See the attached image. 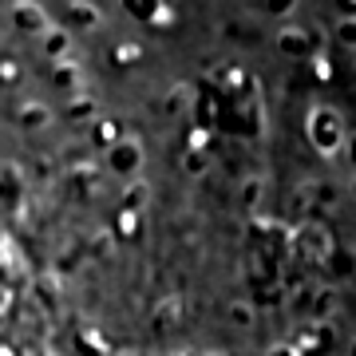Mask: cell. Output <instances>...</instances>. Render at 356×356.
<instances>
[{
  "label": "cell",
  "instance_id": "cell-1",
  "mask_svg": "<svg viewBox=\"0 0 356 356\" xmlns=\"http://www.w3.org/2000/svg\"><path fill=\"white\" fill-rule=\"evenodd\" d=\"M305 135H309V143H313V151H317L321 159H337V154L344 151L348 127H344V119H341L337 107L317 103V107L309 111V119H305Z\"/></svg>",
  "mask_w": 356,
  "mask_h": 356
},
{
  "label": "cell",
  "instance_id": "cell-2",
  "mask_svg": "<svg viewBox=\"0 0 356 356\" xmlns=\"http://www.w3.org/2000/svg\"><path fill=\"white\" fill-rule=\"evenodd\" d=\"M277 48L285 51V56H297V60H317V32H313V28L285 24L277 32Z\"/></svg>",
  "mask_w": 356,
  "mask_h": 356
},
{
  "label": "cell",
  "instance_id": "cell-3",
  "mask_svg": "<svg viewBox=\"0 0 356 356\" xmlns=\"http://www.w3.org/2000/svg\"><path fill=\"white\" fill-rule=\"evenodd\" d=\"M107 163H111V170L119 178H131V175H139V166H143V147L135 139H123L115 151H107Z\"/></svg>",
  "mask_w": 356,
  "mask_h": 356
},
{
  "label": "cell",
  "instance_id": "cell-4",
  "mask_svg": "<svg viewBox=\"0 0 356 356\" xmlns=\"http://www.w3.org/2000/svg\"><path fill=\"white\" fill-rule=\"evenodd\" d=\"M123 4V13L143 20V24H166L170 13H166V0H119Z\"/></svg>",
  "mask_w": 356,
  "mask_h": 356
},
{
  "label": "cell",
  "instance_id": "cell-5",
  "mask_svg": "<svg viewBox=\"0 0 356 356\" xmlns=\"http://www.w3.org/2000/svg\"><path fill=\"white\" fill-rule=\"evenodd\" d=\"M332 40H337L344 51H356V16H337V24H332Z\"/></svg>",
  "mask_w": 356,
  "mask_h": 356
},
{
  "label": "cell",
  "instance_id": "cell-6",
  "mask_svg": "<svg viewBox=\"0 0 356 356\" xmlns=\"http://www.w3.org/2000/svg\"><path fill=\"white\" fill-rule=\"evenodd\" d=\"M297 4H301V0H254L257 13L273 16V20H289V16L297 13Z\"/></svg>",
  "mask_w": 356,
  "mask_h": 356
},
{
  "label": "cell",
  "instance_id": "cell-7",
  "mask_svg": "<svg viewBox=\"0 0 356 356\" xmlns=\"http://www.w3.org/2000/svg\"><path fill=\"white\" fill-rule=\"evenodd\" d=\"M67 16H72V24H79V28H95V24H103V16L95 13L91 4H83V0L67 4Z\"/></svg>",
  "mask_w": 356,
  "mask_h": 356
},
{
  "label": "cell",
  "instance_id": "cell-8",
  "mask_svg": "<svg viewBox=\"0 0 356 356\" xmlns=\"http://www.w3.org/2000/svg\"><path fill=\"white\" fill-rule=\"evenodd\" d=\"M119 135H123V127H119L115 119H107V123H95V135H91V139L99 143V147H107V151H115V147L123 143Z\"/></svg>",
  "mask_w": 356,
  "mask_h": 356
},
{
  "label": "cell",
  "instance_id": "cell-9",
  "mask_svg": "<svg viewBox=\"0 0 356 356\" xmlns=\"http://www.w3.org/2000/svg\"><path fill=\"white\" fill-rule=\"evenodd\" d=\"M16 24L32 32V28H48V20H44V13H40L36 4H20L16 8Z\"/></svg>",
  "mask_w": 356,
  "mask_h": 356
},
{
  "label": "cell",
  "instance_id": "cell-10",
  "mask_svg": "<svg viewBox=\"0 0 356 356\" xmlns=\"http://www.w3.org/2000/svg\"><path fill=\"white\" fill-rule=\"evenodd\" d=\"M261 191H266V182H261V178H245V182H242V202L245 206H257V202H261Z\"/></svg>",
  "mask_w": 356,
  "mask_h": 356
},
{
  "label": "cell",
  "instance_id": "cell-11",
  "mask_svg": "<svg viewBox=\"0 0 356 356\" xmlns=\"http://www.w3.org/2000/svg\"><path fill=\"white\" fill-rule=\"evenodd\" d=\"M226 313L234 317V325H242V329H250V325H254V309L245 305V301H234V305H229Z\"/></svg>",
  "mask_w": 356,
  "mask_h": 356
},
{
  "label": "cell",
  "instance_id": "cell-12",
  "mask_svg": "<svg viewBox=\"0 0 356 356\" xmlns=\"http://www.w3.org/2000/svg\"><path fill=\"white\" fill-rule=\"evenodd\" d=\"M44 48H48V56H64V51H67V36H64V32H56V28H48V44H44Z\"/></svg>",
  "mask_w": 356,
  "mask_h": 356
},
{
  "label": "cell",
  "instance_id": "cell-13",
  "mask_svg": "<svg viewBox=\"0 0 356 356\" xmlns=\"http://www.w3.org/2000/svg\"><path fill=\"white\" fill-rule=\"evenodd\" d=\"M206 170V159L202 154H191V159H186V175H202Z\"/></svg>",
  "mask_w": 356,
  "mask_h": 356
},
{
  "label": "cell",
  "instance_id": "cell-14",
  "mask_svg": "<svg viewBox=\"0 0 356 356\" xmlns=\"http://www.w3.org/2000/svg\"><path fill=\"white\" fill-rule=\"evenodd\" d=\"M44 119H48L44 107H28V111H24V123H44Z\"/></svg>",
  "mask_w": 356,
  "mask_h": 356
},
{
  "label": "cell",
  "instance_id": "cell-15",
  "mask_svg": "<svg viewBox=\"0 0 356 356\" xmlns=\"http://www.w3.org/2000/svg\"><path fill=\"white\" fill-rule=\"evenodd\" d=\"M266 356H297V348H293V344H273Z\"/></svg>",
  "mask_w": 356,
  "mask_h": 356
},
{
  "label": "cell",
  "instance_id": "cell-16",
  "mask_svg": "<svg viewBox=\"0 0 356 356\" xmlns=\"http://www.w3.org/2000/svg\"><path fill=\"white\" fill-rule=\"evenodd\" d=\"M0 79H8V83L16 79V64H13V60H4V64H0Z\"/></svg>",
  "mask_w": 356,
  "mask_h": 356
},
{
  "label": "cell",
  "instance_id": "cell-17",
  "mask_svg": "<svg viewBox=\"0 0 356 356\" xmlns=\"http://www.w3.org/2000/svg\"><path fill=\"white\" fill-rule=\"evenodd\" d=\"M313 67H317V76L321 79H329L332 72H329V60H325V56H317V60H313Z\"/></svg>",
  "mask_w": 356,
  "mask_h": 356
},
{
  "label": "cell",
  "instance_id": "cell-18",
  "mask_svg": "<svg viewBox=\"0 0 356 356\" xmlns=\"http://www.w3.org/2000/svg\"><path fill=\"white\" fill-rule=\"evenodd\" d=\"M337 8H341V16H356V0H337Z\"/></svg>",
  "mask_w": 356,
  "mask_h": 356
},
{
  "label": "cell",
  "instance_id": "cell-19",
  "mask_svg": "<svg viewBox=\"0 0 356 356\" xmlns=\"http://www.w3.org/2000/svg\"><path fill=\"white\" fill-rule=\"evenodd\" d=\"M344 154H348V159H353V166H356V135H348V139H344Z\"/></svg>",
  "mask_w": 356,
  "mask_h": 356
},
{
  "label": "cell",
  "instance_id": "cell-20",
  "mask_svg": "<svg viewBox=\"0 0 356 356\" xmlns=\"http://www.w3.org/2000/svg\"><path fill=\"white\" fill-rule=\"evenodd\" d=\"M143 194H147V186H135V191H127V202L139 206V202H143Z\"/></svg>",
  "mask_w": 356,
  "mask_h": 356
},
{
  "label": "cell",
  "instance_id": "cell-21",
  "mask_svg": "<svg viewBox=\"0 0 356 356\" xmlns=\"http://www.w3.org/2000/svg\"><path fill=\"white\" fill-rule=\"evenodd\" d=\"M348 194H353V202H356V170H353V182H348Z\"/></svg>",
  "mask_w": 356,
  "mask_h": 356
},
{
  "label": "cell",
  "instance_id": "cell-22",
  "mask_svg": "<svg viewBox=\"0 0 356 356\" xmlns=\"http://www.w3.org/2000/svg\"><path fill=\"white\" fill-rule=\"evenodd\" d=\"M353 356H356V337H353Z\"/></svg>",
  "mask_w": 356,
  "mask_h": 356
}]
</instances>
